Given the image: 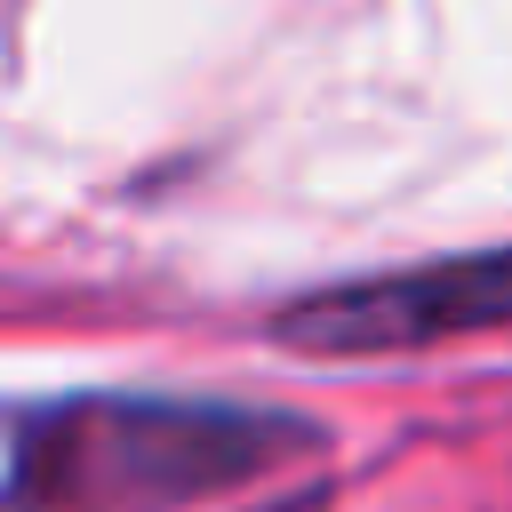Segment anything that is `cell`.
I'll use <instances>...</instances> for the list:
<instances>
[{
  "instance_id": "cell-1",
  "label": "cell",
  "mask_w": 512,
  "mask_h": 512,
  "mask_svg": "<svg viewBox=\"0 0 512 512\" xmlns=\"http://www.w3.org/2000/svg\"><path fill=\"white\" fill-rule=\"evenodd\" d=\"M312 432L200 400H56L16 432V512H168L256 480Z\"/></svg>"
},
{
  "instance_id": "cell-2",
  "label": "cell",
  "mask_w": 512,
  "mask_h": 512,
  "mask_svg": "<svg viewBox=\"0 0 512 512\" xmlns=\"http://www.w3.org/2000/svg\"><path fill=\"white\" fill-rule=\"evenodd\" d=\"M472 328H512V248L448 256L400 280H352L320 288L280 312V344L296 352H408Z\"/></svg>"
}]
</instances>
